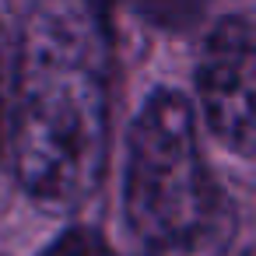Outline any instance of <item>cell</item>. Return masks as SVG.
I'll return each instance as SVG.
<instances>
[{"instance_id":"7a4b0ae2","label":"cell","mask_w":256,"mask_h":256,"mask_svg":"<svg viewBox=\"0 0 256 256\" xmlns=\"http://www.w3.org/2000/svg\"><path fill=\"white\" fill-rule=\"evenodd\" d=\"M123 207L134 238L154 256H190L214 228L218 193L196 116L176 92H154L130 126Z\"/></svg>"},{"instance_id":"6da1fadb","label":"cell","mask_w":256,"mask_h":256,"mask_svg":"<svg viewBox=\"0 0 256 256\" xmlns=\"http://www.w3.org/2000/svg\"><path fill=\"white\" fill-rule=\"evenodd\" d=\"M8 144L46 210L84 204L109 158V46L88 0H46L28 18L11 78Z\"/></svg>"},{"instance_id":"8992f818","label":"cell","mask_w":256,"mask_h":256,"mask_svg":"<svg viewBox=\"0 0 256 256\" xmlns=\"http://www.w3.org/2000/svg\"><path fill=\"white\" fill-rule=\"evenodd\" d=\"M8 112H11V67H8L4 28H0V151L8 148Z\"/></svg>"},{"instance_id":"5b68a950","label":"cell","mask_w":256,"mask_h":256,"mask_svg":"<svg viewBox=\"0 0 256 256\" xmlns=\"http://www.w3.org/2000/svg\"><path fill=\"white\" fill-rule=\"evenodd\" d=\"M39 256H116V252H112V246L98 232H92V228H70L60 238H53Z\"/></svg>"},{"instance_id":"277c9868","label":"cell","mask_w":256,"mask_h":256,"mask_svg":"<svg viewBox=\"0 0 256 256\" xmlns=\"http://www.w3.org/2000/svg\"><path fill=\"white\" fill-rule=\"evenodd\" d=\"M134 4L148 22L162 28H190L204 14L207 0H134Z\"/></svg>"},{"instance_id":"3957f363","label":"cell","mask_w":256,"mask_h":256,"mask_svg":"<svg viewBox=\"0 0 256 256\" xmlns=\"http://www.w3.org/2000/svg\"><path fill=\"white\" fill-rule=\"evenodd\" d=\"M256 39L246 14H232L210 28L196 64V98L207 130L235 154H252L256 140Z\"/></svg>"}]
</instances>
